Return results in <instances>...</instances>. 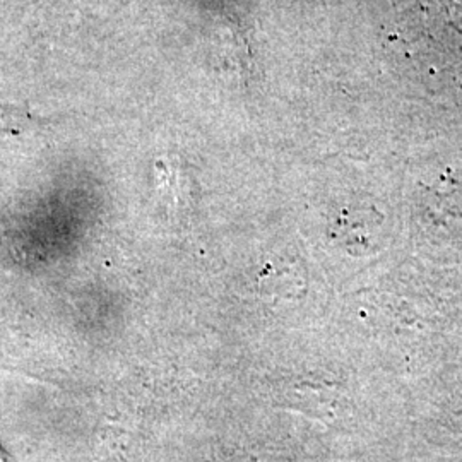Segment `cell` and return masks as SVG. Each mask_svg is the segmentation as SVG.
Segmentation results:
<instances>
[{
    "instance_id": "6da1fadb",
    "label": "cell",
    "mask_w": 462,
    "mask_h": 462,
    "mask_svg": "<svg viewBox=\"0 0 462 462\" xmlns=\"http://www.w3.org/2000/svg\"><path fill=\"white\" fill-rule=\"evenodd\" d=\"M34 122L36 120L28 112H23L14 106L0 105V131H24L32 127Z\"/></svg>"
},
{
    "instance_id": "7a4b0ae2",
    "label": "cell",
    "mask_w": 462,
    "mask_h": 462,
    "mask_svg": "<svg viewBox=\"0 0 462 462\" xmlns=\"http://www.w3.org/2000/svg\"><path fill=\"white\" fill-rule=\"evenodd\" d=\"M0 462H11L9 461V457H7V454L4 452V448L0 447Z\"/></svg>"
}]
</instances>
